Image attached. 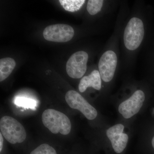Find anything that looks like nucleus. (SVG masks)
I'll return each instance as SVG.
<instances>
[{
	"label": "nucleus",
	"mask_w": 154,
	"mask_h": 154,
	"mask_svg": "<svg viewBox=\"0 0 154 154\" xmlns=\"http://www.w3.org/2000/svg\"><path fill=\"white\" fill-rule=\"evenodd\" d=\"M88 60V54L83 51L72 54L66 65V72L69 76L75 79L82 77L87 71Z\"/></svg>",
	"instance_id": "obj_6"
},
{
	"label": "nucleus",
	"mask_w": 154,
	"mask_h": 154,
	"mask_svg": "<svg viewBox=\"0 0 154 154\" xmlns=\"http://www.w3.org/2000/svg\"><path fill=\"white\" fill-rule=\"evenodd\" d=\"M60 3L66 11L75 12L79 11L85 2V0H60Z\"/></svg>",
	"instance_id": "obj_12"
},
{
	"label": "nucleus",
	"mask_w": 154,
	"mask_h": 154,
	"mask_svg": "<svg viewBox=\"0 0 154 154\" xmlns=\"http://www.w3.org/2000/svg\"><path fill=\"white\" fill-rule=\"evenodd\" d=\"M16 104L19 105L20 106H32L34 105V103L33 102V100H30V99H24V98H18L16 100Z\"/></svg>",
	"instance_id": "obj_15"
},
{
	"label": "nucleus",
	"mask_w": 154,
	"mask_h": 154,
	"mask_svg": "<svg viewBox=\"0 0 154 154\" xmlns=\"http://www.w3.org/2000/svg\"><path fill=\"white\" fill-rule=\"evenodd\" d=\"M117 64V56L114 51H107L103 54L99 63V73L103 81L108 82L112 80Z\"/></svg>",
	"instance_id": "obj_8"
},
{
	"label": "nucleus",
	"mask_w": 154,
	"mask_h": 154,
	"mask_svg": "<svg viewBox=\"0 0 154 154\" xmlns=\"http://www.w3.org/2000/svg\"><path fill=\"white\" fill-rule=\"evenodd\" d=\"M1 133L11 144L21 143L26 137L25 128L19 121L11 116H3L0 120Z\"/></svg>",
	"instance_id": "obj_2"
},
{
	"label": "nucleus",
	"mask_w": 154,
	"mask_h": 154,
	"mask_svg": "<svg viewBox=\"0 0 154 154\" xmlns=\"http://www.w3.org/2000/svg\"><path fill=\"white\" fill-rule=\"evenodd\" d=\"M152 145L154 149V137L153 138L152 140Z\"/></svg>",
	"instance_id": "obj_17"
},
{
	"label": "nucleus",
	"mask_w": 154,
	"mask_h": 154,
	"mask_svg": "<svg viewBox=\"0 0 154 154\" xmlns=\"http://www.w3.org/2000/svg\"><path fill=\"white\" fill-rule=\"evenodd\" d=\"M3 142H4V140H3V135L2 133H0V152H2L3 148Z\"/></svg>",
	"instance_id": "obj_16"
},
{
	"label": "nucleus",
	"mask_w": 154,
	"mask_h": 154,
	"mask_svg": "<svg viewBox=\"0 0 154 154\" xmlns=\"http://www.w3.org/2000/svg\"><path fill=\"white\" fill-rule=\"evenodd\" d=\"M42 123L54 134L67 135L70 132L71 123L69 119L62 112L54 109L45 110L42 116Z\"/></svg>",
	"instance_id": "obj_1"
},
{
	"label": "nucleus",
	"mask_w": 154,
	"mask_h": 154,
	"mask_svg": "<svg viewBox=\"0 0 154 154\" xmlns=\"http://www.w3.org/2000/svg\"><path fill=\"white\" fill-rule=\"evenodd\" d=\"M30 154H57L55 149L47 144H42L31 152Z\"/></svg>",
	"instance_id": "obj_14"
},
{
	"label": "nucleus",
	"mask_w": 154,
	"mask_h": 154,
	"mask_svg": "<svg viewBox=\"0 0 154 154\" xmlns=\"http://www.w3.org/2000/svg\"><path fill=\"white\" fill-rule=\"evenodd\" d=\"M74 33L73 28L70 25L58 24L47 26L43 31V36L47 41L65 42L72 39Z\"/></svg>",
	"instance_id": "obj_5"
},
{
	"label": "nucleus",
	"mask_w": 154,
	"mask_h": 154,
	"mask_svg": "<svg viewBox=\"0 0 154 154\" xmlns=\"http://www.w3.org/2000/svg\"><path fill=\"white\" fill-rule=\"evenodd\" d=\"M89 87H92L98 91L101 89V77L98 70H94L89 75L83 77L79 84V91L83 93Z\"/></svg>",
	"instance_id": "obj_10"
},
{
	"label": "nucleus",
	"mask_w": 154,
	"mask_h": 154,
	"mask_svg": "<svg viewBox=\"0 0 154 154\" xmlns=\"http://www.w3.org/2000/svg\"><path fill=\"white\" fill-rule=\"evenodd\" d=\"M124 128V126L122 124L116 125L108 128L106 132L114 151L117 153L123 151L128 142V136L123 133Z\"/></svg>",
	"instance_id": "obj_9"
},
{
	"label": "nucleus",
	"mask_w": 154,
	"mask_h": 154,
	"mask_svg": "<svg viewBox=\"0 0 154 154\" xmlns=\"http://www.w3.org/2000/svg\"><path fill=\"white\" fill-rule=\"evenodd\" d=\"M144 29L140 19L134 17L130 20L125 27L124 42L125 47L129 50H134L139 47L143 39Z\"/></svg>",
	"instance_id": "obj_3"
},
{
	"label": "nucleus",
	"mask_w": 154,
	"mask_h": 154,
	"mask_svg": "<svg viewBox=\"0 0 154 154\" xmlns=\"http://www.w3.org/2000/svg\"><path fill=\"white\" fill-rule=\"evenodd\" d=\"M14 59L5 57L0 60V82H3L10 76L16 67Z\"/></svg>",
	"instance_id": "obj_11"
},
{
	"label": "nucleus",
	"mask_w": 154,
	"mask_h": 154,
	"mask_svg": "<svg viewBox=\"0 0 154 154\" xmlns=\"http://www.w3.org/2000/svg\"><path fill=\"white\" fill-rule=\"evenodd\" d=\"M145 96L143 91L137 90L129 99L120 104L119 107V113L125 119L131 118L140 110L143 105Z\"/></svg>",
	"instance_id": "obj_7"
},
{
	"label": "nucleus",
	"mask_w": 154,
	"mask_h": 154,
	"mask_svg": "<svg viewBox=\"0 0 154 154\" xmlns=\"http://www.w3.org/2000/svg\"><path fill=\"white\" fill-rule=\"evenodd\" d=\"M104 1L102 0H89L87 5V11L91 15H95L101 11Z\"/></svg>",
	"instance_id": "obj_13"
},
{
	"label": "nucleus",
	"mask_w": 154,
	"mask_h": 154,
	"mask_svg": "<svg viewBox=\"0 0 154 154\" xmlns=\"http://www.w3.org/2000/svg\"><path fill=\"white\" fill-rule=\"evenodd\" d=\"M65 99L70 107L79 110L89 120H93L97 117L98 113L96 109L76 91H68Z\"/></svg>",
	"instance_id": "obj_4"
}]
</instances>
